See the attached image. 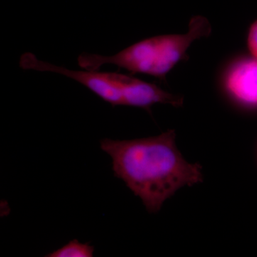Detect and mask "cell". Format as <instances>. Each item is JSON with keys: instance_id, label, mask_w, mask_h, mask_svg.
Masks as SVG:
<instances>
[{"instance_id": "cell-3", "label": "cell", "mask_w": 257, "mask_h": 257, "mask_svg": "<svg viewBox=\"0 0 257 257\" xmlns=\"http://www.w3.org/2000/svg\"><path fill=\"white\" fill-rule=\"evenodd\" d=\"M226 88L241 105L257 109V59L243 58L236 62L228 74Z\"/></svg>"}, {"instance_id": "cell-4", "label": "cell", "mask_w": 257, "mask_h": 257, "mask_svg": "<svg viewBox=\"0 0 257 257\" xmlns=\"http://www.w3.org/2000/svg\"><path fill=\"white\" fill-rule=\"evenodd\" d=\"M123 101V106H135L149 110L155 104L181 106L183 104L184 99L182 96L166 92L155 84L126 75Z\"/></svg>"}, {"instance_id": "cell-6", "label": "cell", "mask_w": 257, "mask_h": 257, "mask_svg": "<svg viewBox=\"0 0 257 257\" xmlns=\"http://www.w3.org/2000/svg\"><path fill=\"white\" fill-rule=\"evenodd\" d=\"M248 47L251 55L257 59V20L251 25L248 32Z\"/></svg>"}, {"instance_id": "cell-5", "label": "cell", "mask_w": 257, "mask_h": 257, "mask_svg": "<svg viewBox=\"0 0 257 257\" xmlns=\"http://www.w3.org/2000/svg\"><path fill=\"white\" fill-rule=\"evenodd\" d=\"M94 247L87 243L79 242L74 239L53 252L48 253L47 257H92L94 256Z\"/></svg>"}, {"instance_id": "cell-1", "label": "cell", "mask_w": 257, "mask_h": 257, "mask_svg": "<svg viewBox=\"0 0 257 257\" xmlns=\"http://www.w3.org/2000/svg\"><path fill=\"white\" fill-rule=\"evenodd\" d=\"M100 147L111 157L115 177L140 198L149 212H158L182 187L203 182L202 166L184 158L175 130L137 140L104 139Z\"/></svg>"}, {"instance_id": "cell-2", "label": "cell", "mask_w": 257, "mask_h": 257, "mask_svg": "<svg viewBox=\"0 0 257 257\" xmlns=\"http://www.w3.org/2000/svg\"><path fill=\"white\" fill-rule=\"evenodd\" d=\"M20 65L27 70L62 74L80 83L113 106L124 104L123 93L126 77L125 74L86 69L85 71L73 70L39 60L36 56L29 52L21 56Z\"/></svg>"}]
</instances>
